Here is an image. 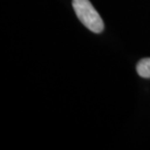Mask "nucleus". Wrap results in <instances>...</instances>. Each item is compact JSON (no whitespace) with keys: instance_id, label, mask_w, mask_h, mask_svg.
I'll return each mask as SVG.
<instances>
[{"instance_id":"nucleus-1","label":"nucleus","mask_w":150,"mask_h":150,"mask_svg":"<svg viewBox=\"0 0 150 150\" xmlns=\"http://www.w3.org/2000/svg\"><path fill=\"white\" fill-rule=\"evenodd\" d=\"M72 7L83 26L95 33L102 32L103 21L89 0H72Z\"/></svg>"},{"instance_id":"nucleus-2","label":"nucleus","mask_w":150,"mask_h":150,"mask_svg":"<svg viewBox=\"0 0 150 150\" xmlns=\"http://www.w3.org/2000/svg\"><path fill=\"white\" fill-rule=\"evenodd\" d=\"M137 72L142 78H150V58H145L140 60L137 64Z\"/></svg>"}]
</instances>
